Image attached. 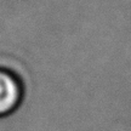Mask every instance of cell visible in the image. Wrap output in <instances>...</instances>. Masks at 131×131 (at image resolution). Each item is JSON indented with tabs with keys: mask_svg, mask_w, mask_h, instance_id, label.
I'll list each match as a JSON object with an SVG mask.
<instances>
[{
	"mask_svg": "<svg viewBox=\"0 0 131 131\" xmlns=\"http://www.w3.org/2000/svg\"><path fill=\"white\" fill-rule=\"evenodd\" d=\"M23 97V86L17 74L0 68V117L12 113Z\"/></svg>",
	"mask_w": 131,
	"mask_h": 131,
	"instance_id": "6da1fadb",
	"label": "cell"
}]
</instances>
